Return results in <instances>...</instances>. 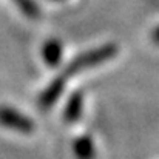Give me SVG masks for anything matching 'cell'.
<instances>
[{
    "label": "cell",
    "instance_id": "cell-1",
    "mask_svg": "<svg viewBox=\"0 0 159 159\" xmlns=\"http://www.w3.org/2000/svg\"><path fill=\"white\" fill-rule=\"evenodd\" d=\"M117 51V47L113 45V43H105V45H101V47H96L90 51H85V53L79 54L77 57H74L68 65L66 68L63 70L62 76H65L66 79L73 74H77V73H82L88 68H94L101 63H104L107 60L113 59L116 56Z\"/></svg>",
    "mask_w": 159,
    "mask_h": 159
},
{
    "label": "cell",
    "instance_id": "cell-2",
    "mask_svg": "<svg viewBox=\"0 0 159 159\" xmlns=\"http://www.w3.org/2000/svg\"><path fill=\"white\" fill-rule=\"evenodd\" d=\"M0 125L19 133H33L36 128L34 120L31 117L25 116L22 111L12 107L6 105H0Z\"/></svg>",
    "mask_w": 159,
    "mask_h": 159
},
{
    "label": "cell",
    "instance_id": "cell-6",
    "mask_svg": "<svg viewBox=\"0 0 159 159\" xmlns=\"http://www.w3.org/2000/svg\"><path fill=\"white\" fill-rule=\"evenodd\" d=\"M74 153L80 159H91L94 156V145L91 138L80 136L74 141Z\"/></svg>",
    "mask_w": 159,
    "mask_h": 159
},
{
    "label": "cell",
    "instance_id": "cell-4",
    "mask_svg": "<svg viewBox=\"0 0 159 159\" xmlns=\"http://www.w3.org/2000/svg\"><path fill=\"white\" fill-rule=\"evenodd\" d=\"M62 56H63V47H62L60 40L50 39L48 42L43 43L42 57H43V62L47 63V66H50V68L59 66L62 62Z\"/></svg>",
    "mask_w": 159,
    "mask_h": 159
},
{
    "label": "cell",
    "instance_id": "cell-7",
    "mask_svg": "<svg viewBox=\"0 0 159 159\" xmlns=\"http://www.w3.org/2000/svg\"><path fill=\"white\" fill-rule=\"evenodd\" d=\"M12 2H14V5L23 12V16L28 17V19L36 20V19H39L40 14H42V9L39 8V5L36 3V0H12Z\"/></svg>",
    "mask_w": 159,
    "mask_h": 159
},
{
    "label": "cell",
    "instance_id": "cell-5",
    "mask_svg": "<svg viewBox=\"0 0 159 159\" xmlns=\"http://www.w3.org/2000/svg\"><path fill=\"white\" fill-rule=\"evenodd\" d=\"M82 111H84V94L80 91H76L66 101V105L63 108V119L66 122H74L80 117Z\"/></svg>",
    "mask_w": 159,
    "mask_h": 159
},
{
    "label": "cell",
    "instance_id": "cell-8",
    "mask_svg": "<svg viewBox=\"0 0 159 159\" xmlns=\"http://www.w3.org/2000/svg\"><path fill=\"white\" fill-rule=\"evenodd\" d=\"M53 2H62V0H53Z\"/></svg>",
    "mask_w": 159,
    "mask_h": 159
},
{
    "label": "cell",
    "instance_id": "cell-3",
    "mask_svg": "<svg viewBox=\"0 0 159 159\" xmlns=\"http://www.w3.org/2000/svg\"><path fill=\"white\" fill-rule=\"evenodd\" d=\"M65 85H66V77L65 76L60 74L56 79H53L47 85V88L42 91V94L39 96V107H42V108L53 107L57 102V99L62 96V93L65 90Z\"/></svg>",
    "mask_w": 159,
    "mask_h": 159
}]
</instances>
